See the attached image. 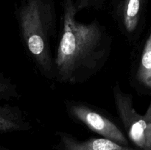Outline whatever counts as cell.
<instances>
[{
    "label": "cell",
    "instance_id": "obj_11",
    "mask_svg": "<svg viewBox=\"0 0 151 150\" xmlns=\"http://www.w3.org/2000/svg\"><path fill=\"white\" fill-rule=\"evenodd\" d=\"M74 1L76 3L79 10L91 5V0H74Z\"/></svg>",
    "mask_w": 151,
    "mask_h": 150
},
{
    "label": "cell",
    "instance_id": "obj_12",
    "mask_svg": "<svg viewBox=\"0 0 151 150\" xmlns=\"http://www.w3.org/2000/svg\"><path fill=\"white\" fill-rule=\"evenodd\" d=\"M103 2V0H91V5L95 7H100V4Z\"/></svg>",
    "mask_w": 151,
    "mask_h": 150
},
{
    "label": "cell",
    "instance_id": "obj_13",
    "mask_svg": "<svg viewBox=\"0 0 151 150\" xmlns=\"http://www.w3.org/2000/svg\"><path fill=\"white\" fill-rule=\"evenodd\" d=\"M105 1V0H103V1Z\"/></svg>",
    "mask_w": 151,
    "mask_h": 150
},
{
    "label": "cell",
    "instance_id": "obj_3",
    "mask_svg": "<svg viewBox=\"0 0 151 150\" xmlns=\"http://www.w3.org/2000/svg\"><path fill=\"white\" fill-rule=\"evenodd\" d=\"M114 96L116 111L130 139L137 146L145 150V124L143 116L139 114L133 106L132 96L122 92L118 85L114 88Z\"/></svg>",
    "mask_w": 151,
    "mask_h": 150
},
{
    "label": "cell",
    "instance_id": "obj_2",
    "mask_svg": "<svg viewBox=\"0 0 151 150\" xmlns=\"http://www.w3.org/2000/svg\"><path fill=\"white\" fill-rule=\"evenodd\" d=\"M24 44L41 73L55 76L51 40L56 34L54 0H21L16 10Z\"/></svg>",
    "mask_w": 151,
    "mask_h": 150
},
{
    "label": "cell",
    "instance_id": "obj_7",
    "mask_svg": "<svg viewBox=\"0 0 151 150\" xmlns=\"http://www.w3.org/2000/svg\"><path fill=\"white\" fill-rule=\"evenodd\" d=\"M28 129L29 124L19 107L0 104V133Z\"/></svg>",
    "mask_w": 151,
    "mask_h": 150
},
{
    "label": "cell",
    "instance_id": "obj_5",
    "mask_svg": "<svg viewBox=\"0 0 151 150\" xmlns=\"http://www.w3.org/2000/svg\"><path fill=\"white\" fill-rule=\"evenodd\" d=\"M146 0H114L116 13L128 33H132L139 23Z\"/></svg>",
    "mask_w": 151,
    "mask_h": 150
},
{
    "label": "cell",
    "instance_id": "obj_10",
    "mask_svg": "<svg viewBox=\"0 0 151 150\" xmlns=\"http://www.w3.org/2000/svg\"><path fill=\"white\" fill-rule=\"evenodd\" d=\"M143 118L145 124V150H151V101Z\"/></svg>",
    "mask_w": 151,
    "mask_h": 150
},
{
    "label": "cell",
    "instance_id": "obj_9",
    "mask_svg": "<svg viewBox=\"0 0 151 150\" xmlns=\"http://www.w3.org/2000/svg\"><path fill=\"white\" fill-rule=\"evenodd\" d=\"M17 87L0 71V101L19 98Z\"/></svg>",
    "mask_w": 151,
    "mask_h": 150
},
{
    "label": "cell",
    "instance_id": "obj_6",
    "mask_svg": "<svg viewBox=\"0 0 151 150\" xmlns=\"http://www.w3.org/2000/svg\"><path fill=\"white\" fill-rule=\"evenodd\" d=\"M65 150H134L127 146H122L105 138H91L79 141L65 134L60 135Z\"/></svg>",
    "mask_w": 151,
    "mask_h": 150
},
{
    "label": "cell",
    "instance_id": "obj_1",
    "mask_svg": "<svg viewBox=\"0 0 151 150\" xmlns=\"http://www.w3.org/2000/svg\"><path fill=\"white\" fill-rule=\"evenodd\" d=\"M63 29L54 59L55 76L62 83L77 84L91 78L106 63L112 39L97 20L85 24L76 16L74 0H63Z\"/></svg>",
    "mask_w": 151,
    "mask_h": 150
},
{
    "label": "cell",
    "instance_id": "obj_4",
    "mask_svg": "<svg viewBox=\"0 0 151 150\" xmlns=\"http://www.w3.org/2000/svg\"><path fill=\"white\" fill-rule=\"evenodd\" d=\"M69 111L74 118L103 138L120 145H128V140L120 129L112 121L95 110L82 104H71Z\"/></svg>",
    "mask_w": 151,
    "mask_h": 150
},
{
    "label": "cell",
    "instance_id": "obj_8",
    "mask_svg": "<svg viewBox=\"0 0 151 150\" xmlns=\"http://www.w3.org/2000/svg\"><path fill=\"white\" fill-rule=\"evenodd\" d=\"M137 77L140 83L151 89V32L143 49Z\"/></svg>",
    "mask_w": 151,
    "mask_h": 150
}]
</instances>
